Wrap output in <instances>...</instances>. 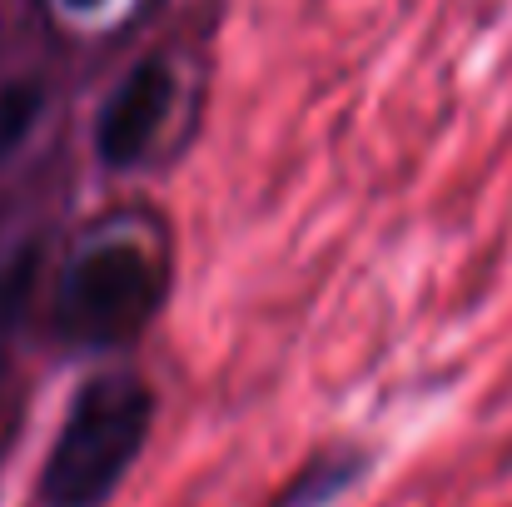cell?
Returning <instances> with one entry per match:
<instances>
[{
  "label": "cell",
  "mask_w": 512,
  "mask_h": 507,
  "mask_svg": "<svg viewBox=\"0 0 512 507\" xmlns=\"http://www.w3.org/2000/svg\"><path fill=\"white\" fill-rule=\"evenodd\" d=\"M160 304V269L130 239H110L85 249L60 279V329L80 343H120Z\"/></svg>",
  "instance_id": "obj_2"
},
{
  "label": "cell",
  "mask_w": 512,
  "mask_h": 507,
  "mask_svg": "<svg viewBox=\"0 0 512 507\" xmlns=\"http://www.w3.org/2000/svg\"><path fill=\"white\" fill-rule=\"evenodd\" d=\"M155 398L140 378L130 373H105L90 378L65 423L60 438L45 458L40 473V503L45 507H100L120 478L135 468L145 438H150Z\"/></svg>",
  "instance_id": "obj_1"
},
{
  "label": "cell",
  "mask_w": 512,
  "mask_h": 507,
  "mask_svg": "<svg viewBox=\"0 0 512 507\" xmlns=\"http://www.w3.org/2000/svg\"><path fill=\"white\" fill-rule=\"evenodd\" d=\"M174 105V70L165 60H145L135 65L120 90L100 105L95 120V155L110 169H130L140 165L155 145V135L165 130Z\"/></svg>",
  "instance_id": "obj_3"
},
{
  "label": "cell",
  "mask_w": 512,
  "mask_h": 507,
  "mask_svg": "<svg viewBox=\"0 0 512 507\" xmlns=\"http://www.w3.org/2000/svg\"><path fill=\"white\" fill-rule=\"evenodd\" d=\"M65 10H75V15H90V10H100L105 0H60Z\"/></svg>",
  "instance_id": "obj_5"
},
{
  "label": "cell",
  "mask_w": 512,
  "mask_h": 507,
  "mask_svg": "<svg viewBox=\"0 0 512 507\" xmlns=\"http://www.w3.org/2000/svg\"><path fill=\"white\" fill-rule=\"evenodd\" d=\"M45 115V85L35 80H5L0 85V160H10Z\"/></svg>",
  "instance_id": "obj_4"
}]
</instances>
